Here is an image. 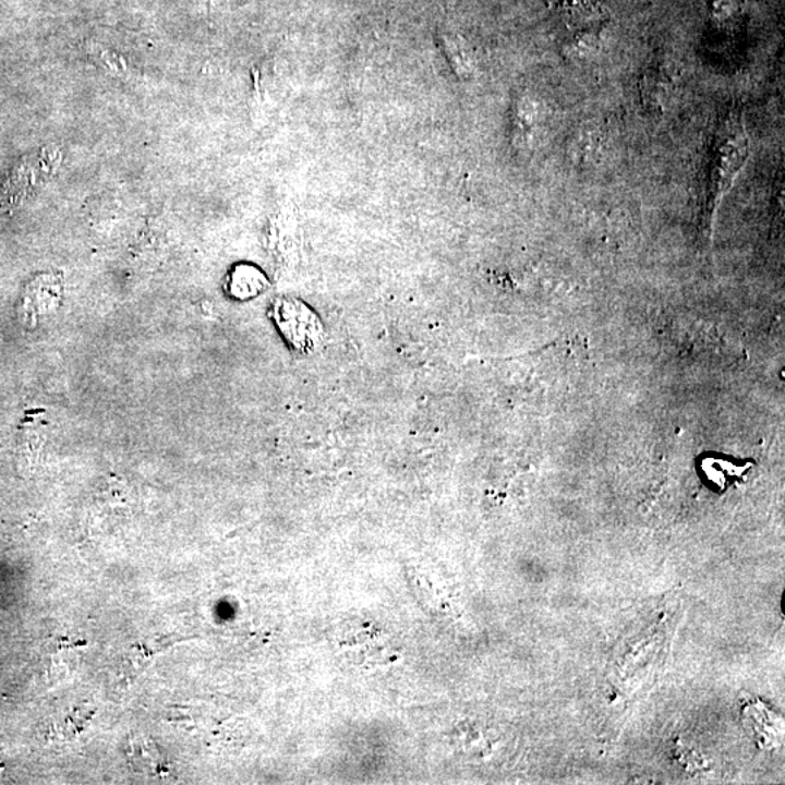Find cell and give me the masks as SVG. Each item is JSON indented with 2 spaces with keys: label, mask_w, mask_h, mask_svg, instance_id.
I'll return each mask as SVG.
<instances>
[{
  "label": "cell",
  "mask_w": 785,
  "mask_h": 785,
  "mask_svg": "<svg viewBox=\"0 0 785 785\" xmlns=\"http://www.w3.org/2000/svg\"><path fill=\"white\" fill-rule=\"evenodd\" d=\"M672 94L669 74L662 69H650L641 81V96L653 111H662Z\"/></svg>",
  "instance_id": "2"
},
{
  "label": "cell",
  "mask_w": 785,
  "mask_h": 785,
  "mask_svg": "<svg viewBox=\"0 0 785 785\" xmlns=\"http://www.w3.org/2000/svg\"><path fill=\"white\" fill-rule=\"evenodd\" d=\"M748 134L740 116H732L724 122L722 133L718 134L713 172H711V191L717 195L724 194L744 168L748 157Z\"/></svg>",
  "instance_id": "1"
},
{
  "label": "cell",
  "mask_w": 785,
  "mask_h": 785,
  "mask_svg": "<svg viewBox=\"0 0 785 785\" xmlns=\"http://www.w3.org/2000/svg\"><path fill=\"white\" fill-rule=\"evenodd\" d=\"M536 120H539V112H536L535 104L528 99L521 100L517 108V116H515V121H517L515 124H517L518 133H521L519 135H521L522 140L534 131Z\"/></svg>",
  "instance_id": "3"
}]
</instances>
